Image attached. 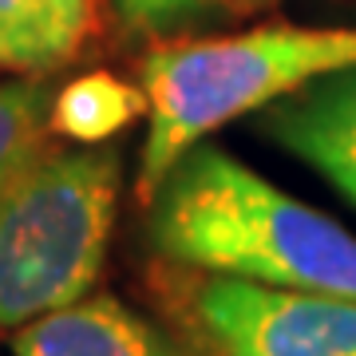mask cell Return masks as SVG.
<instances>
[{
    "instance_id": "7",
    "label": "cell",
    "mask_w": 356,
    "mask_h": 356,
    "mask_svg": "<svg viewBox=\"0 0 356 356\" xmlns=\"http://www.w3.org/2000/svg\"><path fill=\"white\" fill-rule=\"evenodd\" d=\"M95 0H0V67L48 76L72 64L91 36Z\"/></svg>"
},
{
    "instance_id": "5",
    "label": "cell",
    "mask_w": 356,
    "mask_h": 356,
    "mask_svg": "<svg viewBox=\"0 0 356 356\" xmlns=\"http://www.w3.org/2000/svg\"><path fill=\"white\" fill-rule=\"evenodd\" d=\"M266 135L356 206V64L266 107Z\"/></svg>"
},
{
    "instance_id": "4",
    "label": "cell",
    "mask_w": 356,
    "mask_h": 356,
    "mask_svg": "<svg viewBox=\"0 0 356 356\" xmlns=\"http://www.w3.org/2000/svg\"><path fill=\"white\" fill-rule=\"evenodd\" d=\"M194 317L222 356H356V301L210 277L194 289Z\"/></svg>"
},
{
    "instance_id": "9",
    "label": "cell",
    "mask_w": 356,
    "mask_h": 356,
    "mask_svg": "<svg viewBox=\"0 0 356 356\" xmlns=\"http://www.w3.org/2000/svg\"><path fill=\"white\" fill-rule=\"evenodd\" d=\"M51 88L48 76H16L0 83V198L51 147Z\"/></svg>"
},
{
    "instance_id": "10",
    "label": "cell",
    "mask_w": 356,
    "mask_h": 356,
    "mask_svg": "<svg viewBox=\"0 0 356 356\" xmlns=\"http://www.w3.org/2000/svg\"><path fill=\"white\" fill-rule=\"evenodd\" d=\"M111 4L135 32H175L198 20L214 0H111Z\"/></svg>"
},
{
    "instance_id": "1",
    "label": "cell",
    "mask_w": 356,
    "mask_h": 356,
    "mask_svg": "<svg viewBox=\"0 0 356 356\" xmlns=\"http://www.w3.org/2000/svg\"><path fill=\"white\" fill-rule=\"evenodd\" d=\"M147 206V238L175 266L356 301L353 234L222 147L186 151Z\"/></svg>"
},
{
    "instance_id": "3",
    "label": "cell",
    "mask_w": 356,
    "mask_h": 356,
    "mask_svg": "<svg viewBox=\"0 0 356 356\" xmlns=\"http://www.w3.org/2000/svg\"><path fill=\"white\" fill-rule=\"evenodd\" d=\"M119 154L48 147L0 198V329H20L88 297L99 281L115 214Z\"/></svg>"
},
{
    "instance_id": "6",
    "label": "cell",
    "mask_w": 356,
    "mask_h": 356,
    "mask_svg": "<svg viewBox=\"0 0 356 356\" xmlns=\"http://www.w3.org/2000/svg\"><path fill=\"white\" fill-rule=\"evenodd\" d=\"M13 356H182V348L119 297L88 293L13 329Z\"/></svg>"
},
{
    "instance_id": "8",
    "label": "cell",
    "mask_w": 356,
    "mask_h": 356,
    "mask_svg": "<svg viewBox=\"0 0 356 356\" xmlns=\"http://www.w3.org/2000/svg\"><path fill=\"white\" fill-rule=\"evenodd\" d=\"M139 115H147V95L135 83L119 76L91 72L56 91L51 99V131L79 147H99L115 131L131 127Z\"/></svg>"
},
{
    "instance_id": "2",
    "label": "cell",
    "mask_w": 356,
    "mask_h": 356,
    "mask_svg": "<svg viewBox=\"0 0 356 356\" xmlns=\"http://www.w3.org/2000/svg\"><path fill=\"white\" fill-rule=\"evenodd\" d=\"M356 64V24H266L238 36L170 40L143 56L147 135L135 191L151 202L159 182L206 135L250 111Z\"/></svg>"
}]
</instances>
